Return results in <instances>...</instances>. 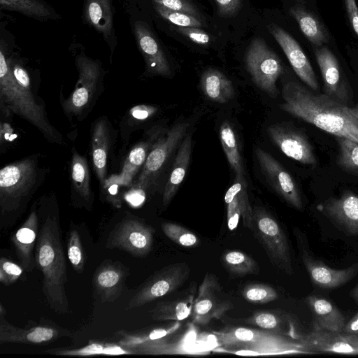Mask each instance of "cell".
<instances>
[{
	"instance_id": "1",
	"label": "cell",
	"mask_w": 358,
	"mask_h": 358,
	"mask_svg": "<svg viewBox=\"0 0 358 358\" xmlns=\"http://www.w3.org/2000/svg\"><path fill=\"white\" fill-rule=\"evenodd\" d=\"M282 97L281 110L336 136L358 143V119L350 107L294 81L283 85Z\"/></svg>"
},
{
	"instance_id": "2",
	"label": "cell",
	"mask_w": 358,
	"mask_h": 358,
	"mask_svg": "<svg viewBox=\"0 0 358 358\" xmlns=\"http://www.w3.org/2000/svg\"><path fill=\"white\" fill-rule=\"evenodd\" d=\"M35 262L43 273L42 289L49 307L57 313H68L66 264L55 216L48 215L43 223L36 243Z\"/></svg>"
},
{
	"instance_id": "3",
	"label": "cell",
	"mask_w": 358,
	"mask_h": 358,
	"mask_svg": "<svg viewBox=\"0 0 358 358\" xmlns=\"http://www.w3.org/2000/svg\"><path fill=\"white\" fill-rule=\"evenodd\" d=\"M6 52L0 51V108L1 113L15 114L34 126L50 143L64 144L62 135L50 122L45 105L40 103L31 84L21 85L15 79Z\"/></svg>"
},
{
	"instance_id": "4",
	"label": "cell",
	"mask_w": 358,
	"mask_h": 358,
	"mask_svg": "<svg viewBox=\"0 0 358 358\" xmlns=\"http://www.w3.org/2000/svg\"><path fill=\"white\" fill-rule=\"evenodd\" d=\"M219 350L241 355L307 354L299 341L263 329L234 327L215 333Z\"/></svg>"
},
{
	"instance_id": "5",
	"label": "cell",
	"mask_w": 358,
	"mask_h": 358,
	"mask_svg": "<svg viewBox=\"0 0 358 358\" xmlns=\"http://www.w3.org/2000/svg\"><path fill=\"white\" fill-rule=\"evenodd\" d=\"M36 156L10 163L0 170V209L2 215L22 210L45 178Z\"/></svg>"
},
{
	"instance_id": "6",
	"label": "cell",
	"mask_w": 358,
	"mask_h": 358,
	"mask_svg": "<svg viewBox=\"0 0 358 358\" xmlns=\"http://www.w3.org/2000/svg\"><path fill=\"white\" fill-rule=\"evenodd\" d=\"M76 63L79 78L71 94L62 102V106L68 117L81 120L102 92L103 72L99 62L85 56L78 57Z\"/></svg>"
},
{
	"instance_id": "7",
	"label": "cell",
	"mask_w": 358,
	"mask_h": 358,
	"mask_svg": "<svg viewBox=\"0 0 358 358\" xmlns=\"http://www.w3.org/2000/svg\"><path fill=\"white\" fill-rule=\"evenodd\" d=\"M250 229L264 247L271 263L287 274H292L289 245L278 222L264 209L255 208Z\"/></svg>"
},
{
	"instance_id": "8",
	"label": "cell",
	"mask_w": 358,
	"mask_h": 358,
	"mask_svg": "<svg viewBox=\"0 0 358 358\" xmlns=\"http://www.w3.org/2000/svg\"><path fill=\"white\" fill-rule=\"evenodd\" d=\"M245 64L254 83L270 96H276V82L283 68L278 55L263 38L252 41L246 52Z\"/></svg>"
},
{
	"instance_id": "9",
	"label": "cell",
	"mask_w": 358,
	"mask_h": 358,
	"mask_svg": "<svg viewBox=\"0 0 358 358\" xmlns=\"http://www.w3.org/2000/svg\"><path fill=\"white\" fill-rule=\"evenodd\" d=\"M190 267L187 262L169 264L152 275L128 302L126 309L141 307L179 288L187 280Z\"/></svg>"
},
{
	"instance_id": "10",
	"label": "cell",
	"mask_w": 358,
	"mask_h": 358,
	"mask_svg": "<svg viewBox=\"0 0 358 358\" xmlns=\"http://www.w3.org/2000/svg\"><path fill=\"white\" fill-rule=\"evenodd\" d=\"M232 307L231 301L225 298L216 275L206 273L193 303L192 322L206 325L211 320L222 317Z\"/></svg>"
},
{
	"instance_id": "11",
	"label": "cell",
	"mask_w": 358,
	"mask_h": 358,
	"mask_svg": "<svg viewBox=\"0 0 358 358\" xmlns=\"http://www.w3.org/2000/svg\"><path fill=\"white\" fill-rule=\"evenodd\" d=\"M154 233L152 227L137 219H124L111 231L106 247L143 257L152 249Z\"/></svg>"
},
{
	"instance_id": "12",
	"label": "cell",
	"mask_w": 358,
	"mask_h": 358,
	"mask_svg": "<svg viewBox=\"0 0 358 358\" xmlns=\"http://www.w3.org/2000/svg\"><path fill=\"white\" fill-rule=\"evenodd\" d=\"M267 133L286 156L313 167L317 164L313 146L301 130L287 124H275L267 128Z\"/></svg>"
},
{
	"instance_id": "13",
	"label": "cell",
	"mask_w": 358,
	"mask_h": 358,
	"mask_svg": "<svg viewBox=\"0 0 358 358\" xmlns=\"http://www.w3.org/2000/svg\"><path fill=\"white\" fill-rule=\"evenodd\" d=\"M189 124L181 122L174 125L168 133L155 143L142 167L134 186L145 190L162 168L173 149L185 136ZM131 185V186H132Z\"/></svg>"
},
{
	"instance_id": "14",
	"label": "cell",
	"mask_w": 358,
	"mask_h": 358,
	"mask_svg": "<svg viewBox=\"0 0 358 358\" xmlns=\"http://www.w3.org/2000/svg\"><path fill=\"white\" fill-rule=\"evenodd\" d=\"M255 153L261 169L273 189L291 206L302 210L303 203L299 189L289 172L264 150L257 148Z\"/></svg>"
},
{
	"instance_id": "15",
	"label": "cell",
	"mask_w": 358,
	"mask_h": 358,
	"mask_svg": "<svg viewBox=\"0 0 358 358\" xmlns=\"http://www.w3.org/2000/svg\"><path fill=\"white\" fill-rule=\"evenodd\" d=\"M303 265L312 280L317 287L323 289H335L343 286L358 273V263L343 269H334L324 262L313 258L305 248L302 235L294 229Z\"/></svg>"
},
{
	"instance_id": "16",
	"label": "cell",
	"mask_w": 358,
	"mask_h": 358,
	"mask_svg": "<svg viewBox=\"0 0 358 358\" xmlns=\"http://www.w3.org/2000/svg\"><path fill=\"white\" fill-rule=\"evenodd\" d=\"M314 52L322 74L324 94L348 106L351 100L350 87L335 55L324 45L315 46Z\"/></svg>"
},
{
	"instance_id": "17",
	"label": "cell",
	"mask_w": 358,
	"mask_h": 358,
	"mask_svg": "<svg viewBox=\"0 0 358 358\" xmlns=\"http://www.w3.org/2000/svg\"><path fill=\"white\" fill-rule=\"evenodd\" d=\"M268 31L281 47L298 77L312 90L317 91L320 85L309 59L298 42L280 27L270 24Z\"/></svg>"
},
{
	"instance_id": "18",
	"label": "cell",
	"mask_w": 358,
	"mask_h": 358,
	"mask_svg": "<svg viewBox=\"0 0 358 358\" xmlns=\"http://www.w3.org/2000/svg\"><path fill=\"white\" fill-rule=\"evenodd\" d=\"M317 208L344 233L358 236V196L346 191L340 197L329 198Z\"/></svg>"
},
{
	"instance_id": "19",
	"label": "cell",
	"mask_w": 358,
	"mask_h": 358,
	"mask_svg": "<svg viewBox=\"0 0 358 358\" xmlns=\"http://www.w3.org/2000/svg\"><path fill=\"white\" fill-rule=\"evenodd\" d=\"M113 127L106 116L96 120L91 129V155L94 171L103 189L107 180L108 155L113 143ZM100 187V188H101Z\"/></svg>"
},
{
	"instance_id": "20",
	"label": "cell",
	"mask_w": 358,
	"mask_h": 358,
	"mask_svg": "<svg viewBox=\"0 0 358 358\" xmlns=\"http://www.w3.org/2000/svg\"><path fill=\"white\" fill-rule=\"evenodd\" d=\"M66 335H69L68 331L53 327H17L10 324L4 315H0L1 343L45 344Z\"/></svg>"
},
{
	"instance_id": "21",
	"label": "cell",
	"mask_w": 358,
	"mask_h": 358,
	"mask_svg": "<svg viewBox=\"0 0 358 358\" xmlns=\"http://www.w3.org/2000/svg\"><path fill=\"white\" fill-rule=\"evenodd\" d=\"M152 145L150 141H143L136 144L129 152L122 169L116 176L107 178L103 189L109 190L108 200L113 205L120 203L115 196L120 185L128 186L132 184L134 178L139 169L143 167Z\"/></svg>"
},
{
	"instance_id": "22",
	"label": "cell",
	"mask_w": 358,
	"mask_h": 358,
	"mask_svg": "<svg viewBox=\"0 0 358 358\" xmlns=\"http://www.w3.org/2000/svg\"><path fill=\"white\" fill-rule=\"evenodd\" d=\"M135 27L137 41L145 58L148 71L157 76H171V71L167 58L149 27L143 23H138Z\"/></svg>"
},
{
	"instance_id": "23",
	"label": "cell",
	"mask_w": 358,
	"mask_h": 358,
	"mask_svg": "<svg viewBox=\"0 0 358 358\" xmlns=\"http://www.w3.org/2000/svg\"><path fill=\"white\" fill-rule=\"evenodd\" d=\"M38 228V218L34 205L12 238L20 265L27 272H31L34 268L33 250L37 241Z\"/></svg>"
},
{
	"instance_id": "24",
	"label": "cell",
	"mask_w": 358,
	"mask_h": 358,
	"mask_svg": "<svg viewBox=\"0 0 358 358\" xmlns=\"http://www.w3.org/2000/svg\"><path fill=\"white\" fill-rule=\"evenodd\" d=\"M299 341L308 354L331 352L358 355L357 350L342 337L341 332L313 329L306 334H300Z\"/></svg>"
},
{
	"instance_id": "25",
	"label": "cell",
	"mask_w": 358,
	"mask_h": 358,
	"mask_svg": "<svg viewBox=\"0 0 358 358\" xmlns=\"http://www.w3.org/2000/svg\"><path fill=\"white\" fill-rule=\"evenodd\" d=\"M126 272L117 263H105L97 268L93 277L94 288L102 302H113L120 295Z\"/></svg>"
},
{
	"instance_id": "26",
	"label": "cell",
	"mask_w": 358,
	"mask_h": 358,
	"mask_svg": "<svg viewBox=\"0 0 358 358\" xmlns=\"http://www.w3.org/2000/svg\"><path fill=\"white\" fill-rule=\"evenodd\" d=\"M306 301L312 313L313 329L342 331L345 317L331 301L316 295L308 296Z\"/></svg>"
},
{
	"instance_id": "27",
	"label": "cell",
	"mask_w": 358,
	"mask_h": 358,
	"mask_svg": "<svg viewBox=\"0 0 358 358\" xmlns=\"http://www.w3.org/2000/svg\"><path fill=\"white\" fill-rule=\"evenodd\" d=\"M196 286L191 285L181 296L158 303L150 311L154 320L181 321L191 315Z\"/></svg>"
},
{
	"instance_id": "28",
	"label": "cell",
	"mask_w": 358,
	"mask_h": 358,
	"mask_svg": "<svg viewBox=\"0 0 358 358\" xmlns=\"http://www.w3.org/2000/svg\"><path fill=\"white\" fill-rule=\"evenodd\" d=\"M192 144L191 134L186 135L178 149L171 174L164 187L162 196L164 206L170 203L183 181L190 161Z\"/></svg>"
},
{
	"instance_id": "29",
	"label": "cell",
	"mask_w": 358,
	"mask_h": 358,
	"mask_svg": "<svg viewBox=\"0 0 358 358\" xmlns=\"http://www.w3.org/2000/svg\"><path fill=\"white\" fill-rule=\"evenodd\" d=\"M201 88L208 99L220 103L228 102L234 96L232 82L221 71L215 69H208L203 73Z\"/></svg>"
},
{
	"instance_id": "30",
	"label": "cell",
	"mask_w": 358,
	"mask_h": 358,
	"mask_svg": "<svg viewBox=\"0 0 358 358\" xmlns=\"http://www.w3.org/2000/svg\"><path fill=\"white\" fill-rule=\"evenodd\" d=\"M245 322L272 333L299 339L291 318L285 314L273 311H259L252 314Z\"/></svg>"
},
{
	"instance_id": "31",
	"label": "cell",
	"mask_w": 358,
	"mask_h": 358,
	"mask_svg": "<svg viewBox=\"0 0 358 358\" xmlns=\"http://www.w3.org/2000/svg\"><path fill=\"white\" fill-rule=\"evenodd\" d=\"M296 4L292 6L289 13L297 22L301 31L315 46H322L328 43L329 34L324 25L311 12Z\"/></svg>"
},
{
	"instance_id": "32",
	"label": "cell",
	"mask_w": 358,
	"mask_h": 358,
	"mask_svg": "<svg viewBox=\"0 0 358 358\" xmlns=\"http://www.w3.org/2000/svg\"><path fill=\"white\" fill-rule=\"evenodd\" d=\"M71 179L72 193L91 204L93 192L88 162L87 158L81 155L75 148L72 149Z\"/></svg>"
},
{
	"instance_id": "33",
	"label": "cell",
	"mask_w": 358,
	"mask_h": 358,
	"mask_svg": "<svg viewBox=\"0 0 358 358\" xmlns=\"http://www.w3.org/2000/svg\"><path fill=\"white\" fill-rule=\"evenodd\" d=\"M85 15L90 24L106 39H113V21L110 0H86Z\"/></svg>"
},
{
	"instance_id": "34",
	"label": "cell",
	"mask_w": 358,
	"mask_h": 358,
	"mask_svg": "<svg viewBox=\"0 0 358 358\" xmlns=\"http://www.w3.org/2000/svg\"><path fill=\"white\" fill-rule=\"evenodd\" d=\"M220 138L223 150L238 182H245L242 158L235 132L229 122L224 121L220 128Z\"/></svg>"
},
{
	"instance_id": "35",
	"label": "cell",
	"mask_w": 358,
	"mask_h": 358,
	"mask_svg": "<svg viewBox=\"0 0 358 358\" xmlns=\"http://www.w3.org/2000/svg\"><path fill=\"white\" fill-rule=\"evenodd\" d=\"M49 353L62 356H92V355H120L133 354L132 351L120 344L91 343L78 349H53Z\"/></svg>"
},
{
	"instance_id": "36",
	"label": "cell",
	"mask_w": 358,
	"mask_h": 358,
	"mask_svg": "<svg viewBox=\"0 0 358 358\" xmlns=\"http://www.w3.org/2000/svg\"><path fill=\"white\" fill-rule=\"evenodd\" d=\"M338 145V166L343 171L358 176V143L343 136H336Z\"/></svg>"
},
{
	"instance_id": "37",
	"label": "cell",
	"mask_w": 358,
	"mask_h": 358,
	"mask_svg": "<svg viewBox=\"0 0 358 358\" xmlns=\"http://www.w3.org/2000/svg\"><path fill=\"white\" fill-rule=\"evenodd\" d=\"M222 262L228 271L238 275L256 274L259 272L257 263L252 257L238 250L224 253Z\"/></svg>"
},
{
	"instance_id": "38",
	"label": "cell",
	"mask_w": 358,
	"mask_h": 358,
	"mask_svg": "<svg viewBox=\"0 0 358 358\" xmlns=\"http://www.w3.org/2000/svg\"><path fill=\"white\" fill-rule=\"evenodd\" d=\"M180 327L181 324L179 321H176V322L167 327H159L139 333L130 334L122 331L120 332L122 338L120 340L118 344L127 348H132L149 341L161 338L173 334Z\"/></svg>"
},
{
	"instance_id": "39",
	"label": "cell",
	"mask_w": 358,
	"mask_h": 358,
	"mask_svg": "<svg viewBox=\"0 0 358 358\" xmlns=\"http://www.w3.org/2000/svg\"><path fill=\"white\" fill-rule=\"evenodd\" d=\"M171 335L149 341L128 349L131 350L133 354L141 355L188 354L189 352L187 350H183L182 347H179L182 344L181 341L173 343V341L168 338Z\"/></svg>"
},
{
	"instance_id": "40",
	"label": "cell",
	"mask_w": 358,
	"mask_h": 358,
	"mask_svg": "<svg viewBox=\"0 0 358 358\" xmlns=\"http://www.w3.org/2000/svg\"><path fill=\"white\" fill-rule=\"evenodd\" d=\"M1 8L14 10L36 19L51 17L49 8L41 0H0Z\"/></svg>"
},
{
	"instance_id": "41",
	"label": "cell",
	"mask_w": 358,
	"mask_h": 358,
	"mask_svg": "<svg viewBox=\"0 0 358 358\" xmlns=\"http://www.w3.org/2000/svg\"><path fill=\"white\" fill-rule=\"evenodd\" d=\"M161 228L166 236L181 247L194 248L200 244V240L194 233L178 224L163 222Z\"/></svg>"
},
{
	"instance_id": "42",
	"label": "cell",
	"mask_w": 358,
	"mask_h": 358,
	"mask_svg": "<svg viewBox=\"0 0 358 358\" xmlns=\"http://www.w3.org/2000/svg\"><path fill=\"white\" fill-rule=\"evenodd\" d=\"M242 295L246 301L255 304L268 303L278 297L275 289L262 283H252L246 285L242 290Z\"/></svg>"
},
{
	"instance_id": "43",
	"label": "cell",
	"mask_w": 358,
	"mask_h": 358,
	"mask_svg": "<svg viewBox=\"0 0 358 358\" xmlns=\"http://www.w3.org/2000/svg\"><path fill=\"white\" fill-rule=\"evenodd\" d=\"M67 255L75 271L82 273L84 271L85 257L80 235L76 229H71L69 233Z\"/></svg>"
},
{
	"instance_id": "44",
	"label": "cell",
	"mask_w": 358,
	"mask_h": 358,
	"mask_svg": "<svg viewBox=\"0 0 358 358\" xmlns=\"http://www.w3.org/2000/svg\"><path fill=\"white\" fill-rule=\"evenodd\" d=\"M245 182H236L227 191L224 196V201L227 205V224L229 230L236 229L241 217V209L238 199V192Z\"/></svg>"
},
{
	"instance_id": "45",
	"label": "cell",
	"mask_w": 358,
	"mask_h": 358,
	"mask_svg": "<svg viewBox=\"0 0 358 358\" xmlns=\"http://www.w3.org/2000/svg\"><path fill=\"white\" fill-rule=\"evenodd\" d=\"M155 8L162 17L178 27L199 28L203 26L198 17L192 15L170 10L157 3H155Z\"/></svg>"
},
{
	"instance_id": "46",
	"label": "cell",
	"mask_w": 358,
	"mask_h": 358,
	"mask_svg": "<svg viewBox=\"0 0 358 358\" xmlns=\"http://www.w3.org/2000/svg\"><path fill=\"white\" fill-rule=\"evenodd\" d=\"M23 268L19 264L1 257L0 260V282L9 286L18 280L23 273Z\"/></svg>"
},
{
	"instance_id": "47",
	"label": "cell",
	"mask_w": 358,
	"mask_h": 358,
	"mask_svg": "<svg viewBox=\"0 0 358 358\" xmlns=\"http://www.w3.org/2000/svg\"><path fill=\"white\" fill-rule=\"evenodd\" d=\"M170 10L185 13L199 18V13L189 0H153Z\"/></svg>"
},
{
	"instance_id": "48",
	"label": "cell",
	"mask_w": 358,
	"mask_h": 358,
	"mask_svg": "<svg viewBox=\"0 0 358 358\" xmlns=\"http://www.w3.org/2000/svg\"><path fill=\"white\" fill-rule=\"evenodd\" d=\"M237 195L243 224L246 227L250 229L252 220L253 210L250 204L246 189V183L243 185Z\"/></svg>"
},
{
	"instance_id": "49",
	"label": "cell",
	"mask_w": 358,
	"mask_h": 358,
	"mask_svg": "<svg viewBox=\"0 0 358 358\" xmlns=\"http://www.w3.org/2000/svg\"><path fill=\"white\" fill-rule=\"evenodd\" d=\"M176 30L199 45H207L210 41L208 34L199 27H178Z\"/></svg>"
},
{
	"instance_id": "50",
	"label": "cell",
	"mask_w": 358,
	"mask_h": 358,
	"mask_svg": "<svg viewBox=\"0 0 358 358\" xmlns=\"http://www.w3.org/2000/svg\"><path fill=\"white\" fill-rule=\"evenodd\" d=\"M220 16L231 17L237 14L241 8V0H215Z\"/></svg>"
},
{
	"instance_id": "51",
	"label": "cell",
	"mask_w": 358,
	"mask_h": 358,
	"mask_svg": "<svg viewBox=\"0 0 358 358\" xmlns=\"http://www.w3.org/2000/svg\"><path fill=\"white\" fill-rule=\"evenodd\" d=\"M145 198V190L134 185L124 195V199L127 203L135 208L141 206L144 203Z\"/></svg>"
},
{
	"instance_id": "52",
	"label": "cell",
	"mask_w": 358,
	"mask_h": 358,
	"mask_svg": "<svg viewBox=\"0 0 358 358\" xmlns=\"http://www.w3.org/2000/svg\"><path fill=\"white\" fill-rule=\"evenodd\" d=\"M348 18L358 36V7L355 0H343Z\"/></svg>"
},
{
	"instance_id": "53",
	"label": "cell",
	"mask_w": 358,
	"mask_h": 358,
	"mask_svg": "<svg viewBox=\"0 0 358 358\" xmlns=\"http://www.w3.org/2000/svg\"><path fill=\"white\" fill-rule=\"evenodd\" d=\"M157 111V108L156 107L142 104L133 107L129 114L134 119L145 120L155 114Z\"/></svg>"
},
{
	"instance_id": "54",
	"label": "cell",
	"mask_w": 358,
	"mask_h": 358,
	"mask_svg": "<svg viewBox=\"0 0 358 358\" xmlns=\"http://www.w3.org/2000/svg\"><path fill=\"white\" fill-rule=\"evenodd\" d=\"M341 333L358 334V313L355 314L348 322H345Z\"/></svg>"
},
{
	"instance_id": "55",
	"label": "cell",
	"mask_w": 358,
	"mask_h": 358,
	"mask_svg": "<svg viewBox=\"0 0 358 358\" xmlns=\"http://www.w3.org/2000/svg\"><path fill=\"white\" fill-rule=\"evenodd\" d=\"M342 337L350 343L358 352V334L341 333Z\"/></svg>"
},
{
	"instance_id": "56",
	"label": "cell",
	"mask_w": 358,
	"mask_h": 358,
	"mask_svg": "<svg viewBox=\"0 0 358 358\" xmlns=\"http://www.w3.org/2000/svg\"><path fill=\"white\" fill-rule=\"evenodd\" d=\"M350 296L357 303H358V283L357 285L351 290Z\"/></svg>"
},
{
	"instance_id": "57",
	"label": "cell",
	"mask_w": 358,
	"mask_h": 358,
	"mask_svg": "<svg viewBox=\"0 0 358 358\" xmlns=\"http://www.w3.org/2000/svg\"><path fill=\"white\" fill-rule=\"evenodd\" d=\"M349 109L351 113L358 119V103L355 106L350 108Z\"/></svg>"
},
{
	"instance_id": "58",
	"label": "cell",
	"mask_w": 358,
	"mask_h": 358,
	"mask_svg": "<svg viewBox=\"0 0 358 358\" xmlns=\"http://www.w3.org/2000/svg\"><path fill=\"white\" fill-rule=\"evenodd\" d=\"M6 315V310L4 309V307L2 303L0 304V315Z\"/></svg>"
},
{
	"instance_id": "59",
	"label": "cell",
	"mask_w": 358,
	"mask_h": 358,
	"mask_svg": "<svg viewBox=\"0 0 358 358\" xmlns=\"http://www.w3.org/2000/svg\"><path fill=\"white\" fill-rule=\"evenodd\" d=\"M296 1L299 4H304L305 3V0H294Z\"/></svg>"
}]
</instances>
